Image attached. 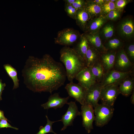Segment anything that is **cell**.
Listing matches in <instances>:
<instances>
[{"mask_svg":"<svg viewBox=\"0 0 134 134\" xmlns=\"http://www.w3.org/2000/svg\"><path fill=\"white\" fill-rule=\"evenodd\" d=\"M84 8L89 14L91 19L102 15L101 6L92 2L90 0H85Z\"/></svg>","mask_w":134,"mask_h":134,"instance_id":"603a6c76","label":"cell"},{"mask_svg":"<svg viewBox=\"0 0 134 134\" xmlns=\"http://www.w3.org/2000/svg\"><path fill=\"white\" fill-rule=\"evenodd\" d=\"M85 2L84 0H75L71 5L76 11L84 8Z\"/></svg>","mask_w":134,"mask_h":134,"instance_id":"d6a6232c","label":"cell"},{"mask_svg":"<svg viewBox=\"0 0 134 134\" xmlns=\"http://www.w3.org/2000/svg\"><path fill=\"white\" fill-rule=\"evenodd\" d=\"M102 14L105 16L111 11L115 9V3L107 0V1L101 6Z\"/></svg>","mask_w":134,"mask_h":134,"instance_id":"f546056e","label":"cell"},{"mask_svg":"<svg viewBox=\"0 0 134 134\" xmlns=\"http://www.w3.org/2000/svg\"><path fill=\"white\" fill-rule=\"evenodd\" d=\"M3 67L7 74L13 81V89H16L18 88L19 87L20 80L18 77L17 71L9 64H4Z\"/></svg>","mask_w":134,"mask_h":134,"instance_id":"484cf974","label":"cell"},{"mask_svg":"<svg viewBox=\"0 0 134 134\" xmlns=\"http://www.w3.org/2000/svg\"><path fill=\"white\" fill-rule=\"evenodd\" d=\"M134 73L125 78L119 84L118 88L120 94L126 97L134 91Z\"/></svg>","mask_w":134,"mask_h":134,"instance_id":"e0dca14e","label":"cell"},{"mask_svg":"<svg viewBox=\"0 0 134 134\" xmlns=\"http://www.w3.org/2000/svg\"><path fill=\"white\" fill-rule=\"evenodd\" d=\"M77 42L76 45L72 48L83 58L85 61L89 43L83 34H81L80 38Z\"/></svg>","mask_w":134,"mask_h":134,"instance_id":"cb8c5ba5","label":"cell"},{"mask_svg":"<svg viewBox=\"0 0 134 134\" xmlns=\"http://www.w3.org/2000/svg\"><path fill=\"white\" fill-rule=\"evenodd\" d=\"M117 52L107 50L100 53L99 60L105 73L113 69Z\"/></svg>","mask_w":134,"mask_h":134,"instance_id":"2e32d148","label":"cell"},{"mask_svg":"<svg viewBox=\"0 0 134 134\" xmlns=\"http://www.w3.org/2000/svg\"><path fill=\"white\" fill-rule=\"evenodd\" d=\"M125 42L115 36L106 40L103 44L106 50L117 51L123 48Z\"/></svg>","mask_w":134,"mask_h":134,"instance_id":"7402d4cb","label":"cell"},{"mask_svg":"<svg viewBox=\"0 0 134 134\" xmlns=\"http://www.w3.org/2000/svg\"><path fill=\"white\" fill-rule=\"evenodd\" d=\"M114 108L105 104H98L94 107L95 124L96 126L102 127L108 122L113 114Z\"/></svg>","mask_w":134,"mask_h":134,"instance_id":"5b68a950","label":"cell"},{"mask_svg":"<svg viewBox=\"0 0 134 134\" xmlns=\"http://www.w3.org/2000/svg\"><path fill=\"white\" fill-rule=\"evenodd\" d=\"M81 35L79 31L73 28H65L58 32L55 42L65 46L72 45L77 42Z\"/></svg>","mask_w":134,"mask_h":134,"instance_id":"277c9868","label":"cell"},{"mask_svg":"<svg viewBox=\"0 0 134 134\" xmlns=\"http://www.w3.org/2000/svg\"><path fill=\"white\" fill-rule=\"evenodd\" d=\"M120 94L118 86L107 85L102 87L100 100L102 103L113 107L116 100Z\"/></svg>","mask_w":134,"mask_h":134,"instance_id":"52a82bcc","label":"cell"},{"mask_svg":"<svg viewBox=\"0 0 134 134\" xmlns=\"http://www.w3.org/2000/svg\"><path fill=\"white\" fill-rule=\"evenodd\" d=\"M65 10L69 17L75 20L77 11L71 5L65 3Z\"/></svg>","mask_w":134,"mask_h":134,"instance_id":"4dcf8cb0","label":"cell"},{"mask_svg":"<svg viewBox=\"0 0 134 134\" xmlns=\"http://www.w3.org/2000/svg\"><path fill=\"white\" fill-rule=\"evenodd\" d=\"M60 61L65 67L66 76L70 82L73 81L77 74L86 67L83 58L72 48L65 46L60 51Z\"/></svg>","mask_w":134,"mask_h":134,"instance_id":"7a4b0ae2","label":"cell"},{"mask_svg":"<svg viewBox=\"0 0 134 134\" xmlns=\"http://www.w3.org/2000/svg\"><path fill=\"white\" fill-rule=\"evenodd\" d=\"M89 68L96 82L101 83L103 79L105 72L99 60L95 63Z\"/></svg>","mask_w":134,"mask_h":134,"instance_id":"d4e9b609","label":"cell"},{"mask_svg":"<svg viewBox=\"0 0 134 134\" xmlns=\"http://www.w3.org/2000/svg\"><path fill=\"white\" fill-rule=\"evenodd\" d=\"M116 36L124 42L134 41V20L128 15L116 22Z\"/></svg>","mask_w":134,"mask_h":134,"instance_id":"3957f363","label":"cell"},{"mask_svg":"<svg viewBox=\"0 0 134 134\" xmlns=\"http://www.w3.org/2000/svg\"><path fill=\"white\" fill-rule=\"evenodd\" d=\"M75 78L87 90L97 82L90 68L86 67L77 74Z\"/></svg>","mask_w":134,"mask_h":134,"instance_id":"7c38bea8","label":"cell"},{"mask_svg":"<svg viewBox=\"0 0 134 134\" xmlns=\"http://www.w3.org/2000/svg\"><path fill=\"white\" fill-rule=\"evenodd\" d=\"M123 49L130 61L134 64V41L125 42Z\"/></svg>","mask_w":134,"mask_h":134,"instance_id":"4316f807","label":"cell"},{"mask_svg":"<svg viewBox=\"0 0 134 134\" xmlns=\"http://www.w3.org/2000/svg\"><path fill=\"white\" fill-rule=\"evenodd\" d=\"M91 19L89 14L84 8L77 11L75 19L76 24L84 32L88 22Z\"/></svg>","mask_w":134,"mask_h":134,"instance_id":"44dd1931","label":"cell"},{"mask_svg":"<svg viewBox=\"0 0 134 134\" xmlns=\"http://www.w3.org/2000/svg\"><path fill=\"white\" fill-rule=\"evenodd\" d=\"M89 44L100 53L106 50L99 36L98 31L96 32L83 34Z\"/></svg>","mask_w":134,"mask_h":134,"instance_id":"d6986e66","label":"cell"},{"mask_svg":"<svg viewBox=\"0 0 134 134\" xmlns=\"http://www.w3.org/2000/svg\"><path fill=\"white\" fill-rule=\"evenodd\" d=\"M92 2L101 6L106 2L107 0H90Z\"/></svg>","mask_w":134,"mask_h":134,"instance_id":"d590c367","label":"cell"},{"mask_svg":"<svg viewBox=\"0 0 134 134\" xmlns=\"http://www.w3.org/2000/svg\"><path fill=\"white\" fill-rule=\"evenodd\" d=\"M7 121H8L4 119L0 120V129L11 128L16 130H18V128L12 126Z\"/></svg>","mask_w":134,"mask_h":134,"instance_id":"836d02e7","label":"cell"},{"mask_svg":"<svg viewBox=\"0 0 134 134\" xmlns=\"http://www.w3.org/2000/svg\"><path fill=\"white\" fill-rule=\"evenodd\" d=\"M69 98V96L66 98H62L58 93H55L51 95L49 97L48 101L42 104L41 106L45 109L52 108L55 109L61 108L67 103Z\"/></svg>","mask_w":134,"mask_h":134,"instance_id":"9a60e30c","label":"cell"},{"mask_svg":"<svg viewBox=\"0 0 134 134\" xmlns=\"http://www.w3.org/2000/svg\"><path fill=\"white\" fill-rule=\"evenodd\" d=\"M4 119L9 121L4 116V112L3 111L0 109V120Z\"/></svg>","mask_w":134,"mask_h":134,"instance_id":"8d00e7d4","label":"cell"},{"mask_svg":"<svg viewBox=\"0 0 134 134\" xmlns=\"http://www.w3.org/2000/svg\"><path fill=\"white\" fill-rule=\"evenodd\" d=\"M47 120V123L44 126H40L39 128V131L36 134H46L49 133H53L54 134H57L54 132L52 128V125L55 122L61 121L60 120L55 121H50L47 115L46 116Z\"/></svg>","mask_w":134,"mask_h":134,"instance_id":"83f0119b","label":"cell"},{"mask_svg":"<svg viewBox=\"0 0 134 134\" xmlns=\"http://www.w3.org/2000/svg\"><path fill=\"white\" fill-rule=\"evenodd\" d=\"M113 69L124 73L134 71V64L130 61L123 48L116 53Z\"/></svg>","mask_w":134,"mask_h":134,"instance_id":"8992f818","label":"cell"},{"mask_svg":"<svg viewBox=\"0 0 134 134\" xmlns=\"http://www.w3.org/2000/svg\"><path fill=\"white\" fill-rule=\"evenodd\" d=\"M69 106L67 110L62 117L61 121L62 122L64 126L61 131H64L69 126L73 125L74 119L77 116L81 115L75 101H70L67 103Z\"/></svg>","mask_w":134,"mask_h":134,"instance_id":"8fae6325","label":"cell"},{"mask_svg":"<svg viewBox=\"0 0 134 134\" xmlns=\"http://www.w3.org/2000/svg\"><path fill=\"white\" fill-rule=\"evenodd\" d=\"M116 23L114 21L108 20L99 30V34L103 44L107 40L116 36Z\"/></svg>","mask_w":134,"mask_h":134,"instance_id":"5bb4252c","label":"cell"},{"mask_svg":"<svg viewBox=\"0 0 134 134\" xmlns=\"http://www.w3.org/2000/svg\"><path fill=\"white\" fill-rule=\"evenodd\" d=\"M123 12V11L115 9L109 12L105 16L107 20L116 22L121 18Z\"/></svg>","mask_w":134,"mask_h":134,"instance_id":"f1b7e54d","label":"cell"},{"mask_svg":"<svg viewBox=\"0 0 134 134\" xmlns=\"http://www.w3.org/2000/svg\"><path fill=\"white\" fill-rule=\"evenodd\" d=\"M81 110L82 126L87 133H90L93 129V123L95 120L93 107L91 104L85 102L81 105Z\"/></svg>","mask_w":134,"mask_h":134,"instance_id":"9c48e42d","label":"cell"},{"mask_svg":"<svg viewBox=\"0 0 134 134\" xmlns=\"http://www.w3.org/2000/svg\"><path fill=\"white\" fill-rule=\"evenodd\" d=\"M70 97L74 98L81 105L85 103L87 90L78 83L73 81L67 84L65 87Z\"/></svg>","mask_w":134,"mask_h":134,"instance_id":"30bf717a","label":"cell"},{"mask_svg":"<svg viewBox=\"0 0 134 134\" xmlns=\"http://www.w3.org/2000/svg\"><path fill=\"white\" fill-rule=\"evenodd\" d=\"M100 53L97 50L89 44L85 60L86 67H90L99 60Z\"/></svg>","mask_w":134,"mask_h":134,"instance_id":"ffe728a7","label":"cell"},{"mask_svg":"<svg viewBox=\"0 0 134 134\" xmlns=\"http://www.w3.org/2000/svg\"><path fill=\"white\" fill-rule=\"evenodd\" d=\"M116 0H110V1L114 3H115L116 2Z\"/></svg>","mask_w":134,"mask_h":134,"instance_id":"ab89813d","label":"cell"},{"mask_svg":"<svg viewBox=\"0 0 134 134\" xmlns=\"http://www.w3.org/2000/svg\"><path fill=\"white\" fill-rule=\"evenodd\" d=\"M21 72L26 87L35 93L51 94L64 85L67 77L62 64L47 54L41 58L29 56Z\"/></svg>","mask_w":134,"mask_h":134,"instance_id":"6da1fadb","label":"cell"},{"mask_svg":"<svg viewBox=\"0 0 134 134\" xmlns=\"http://www.w3.org/2000/svg\"><path fill=\"white\" fill-rule=\"evenodd\" d=\"M6 86V84L5 83H3L2 80L0 79V101L2 100V94L3 91L4 89Z\"/></svg>","mask_w":134,"mask_h":134,"instance_id":"e575fe53","label":"cell"},{"mask_svg":"<svg viewBox=\"0 0 134 134\" xmlns=\"http://www.w3.org/2000/svg\"><path fill=\"white\" fill-rule=\"evenodd\" d=\"M131 102L133 104H134V91L133 92L132 94V96L131 98Z\"/></svg>","mask_w":134,"mask_h":134,"instance_id":"f35d334b","label":"cell"},{"mask_svg":"<svg viewBox=\"0 0 134 134\" xmlns=\"http://www.w3.org/2000/svg\"><path fill=\"white\" fill-rule=\"evenodd\" d=\"M134 73V71L128 73L122 72L113 69L105 73L100 83L102 87L112 85L118 86L125 78Z\"/></svg>","mask_w":134,"mask_h":134,"instance_id":"ba28073f","label":"cell"},{"mask_svg":"<svg viewBox=\"0 0 134 134\" xmlns=\"http://www.w3.org/2000/svg\"><path fill=\"white\" fill-rule=\"evenodd\" d=\"M102 87L100 83L96 82L89 88L87 90L85 102L91 104L94 108L97 105L100 100Z\"/></svg>","mask_w":134,"mask_h":134,"instance_id":"4fadbf2b","label":"cell"},{"mask_svg":"<svg viewBox=\"0 0 134 134\" xmlns=\"http://www.w3.org/2000/svg\"><path fill=\"white\" fill-rule=\"evenodd\" d=\"M133 1L132 0H116L115 3V9L123 11L126 5Z\"/></svg>","mask_w":134,"mask_h":134,"instance_id":"1f68e13d","label":"cell"},{"mask_svg":"<svg viewBox=\"0 0 134 134\" xmlns=\"http://www.w3.org/2000/svg\"><path fill=\"white\" fill-rule=\"evenodd\" d=\"M108 21L105 16L101 15L91 19L88 22L84 33H95L99 31Z\"/></svg>","mask_w":134,"mask_h":134,"instance_id":"ac0fdd59","label":"cell"},{"mask_svg":"<svg viewBox=\"0 0 134 134\" xmlns=\"http://www.w3.org/2000/svg\"><path fill=\"white\" fill-rule=\"evenodd\" d=\"M75 1V0H64V1L65 3L72 5Z\"/></svg>","mask_w":134,"mask_h":134,"instance_id":"74e56055","label":"cell"}]
</instances>
